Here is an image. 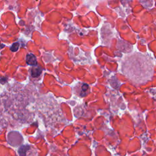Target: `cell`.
<instances>
[{
    "mask_svg": "<svg viewBox=\"0 0 156 156\" xmlns=\"http://www.w3.org/2000/svg\"><path fill=\"white\" fill-rule=\"evenodd\" d=\"M121 70L124 75L138 84L144 83L153 76L154 66L152 60L146 56L136 53L124 60Z\"/></svg>",
    "mask_w": 156,
    "mask_h": 156,
    "instance_id": "cell-1",
    "label": "cell"
},
{
    "mask_svg": "<svg viewBox=\"0 0 156 156\" xmlns=\"http://www.w3.org/2000/svg\"><path fill=\"white\" fill-rule=\"evenodd\" d=\"M26 62L28 65L30 66L37 65V62L36 57L33 54H28L26 56Z\"/></svg>",
    "mask_w": 156,
    "mask_h": 156,
    "instance_id": "cell-2",
    "label": "cell"
},
{
    "mask_svg": "<svg viewBox=\"0 0 156 156\" xmlns=\"http://www.w3.org/2000/svg\"><path fill=\"white\" fill-rule=\"evenodd\" d=\"M41 71H42V70H41L40 67H36V65L34 66V67L32 68L30 71L31 75H32V76L34 78L38 77L41 73Z\"/></svg>",
    "mask_w": 156,
    "mask_h": 156,
    "instance_id": "cell-3",
    "label": "cell"
},
{
    "mask_svg": "<svg viewBox=\"0 0 156 156\" xmlns=\"http://www.w3.org/2000/svg\"><path fill=\"white\" fill-rule=\"evenodd\" d=\"M29 146H23L21 147L18 151L20 156H25L26 151L29 149Z\"/></svg>",
    "mask_w": 156,
    "mask_h": 156,
    "instance_id": "cell-4",
    "label": "cell"
},
{
    "mask_svg": "<svg viewBox=\"0 0 156 156\" xmlns=\"http://www.w3.org/2000/svg\"><path fill=\"white\" fill-rule=\"evenodd\" d=\"M18 48H19V44L18 43H15V44L12 45L11 48H10V49H11V51L15 52V51H17L18 50Z\"/></svg>",
    "mask_w": 156,
    "mask_h": 156,
    "instance_id": "cell-5",
    "label": "cell"
}]
</instances>
